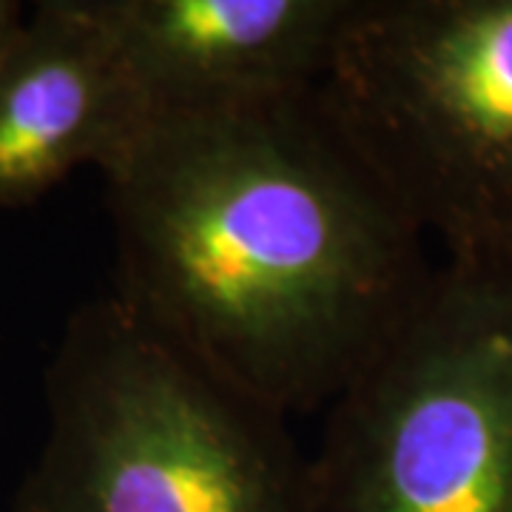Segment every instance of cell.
Wrapping results in <instances>:
<instances>
[{"label": "cell", "mask_w": 512, "mask_h": 512, "mask_svg": "<svg viewBox=\"0 0 512 512\" xmlns=\"http://www.w3.org/2000/svg\"><path fill=\"white\" fill-rule=\"evenodd\" d=\"M103 180L111 293L288 416L330 407L436 274L319 89L154 111Z\"/></svg>", "instance_id": "1"}, {"label": "cell", "mask_w": 512, "mask_h": 512, "mask_svg": "<svg viewBox=\"0 0 512 512\" xmlns=\"http://www.w3.org/2000/svg\"><path fill=\"white\" fill-rule=\"evenodd\" d=\"M43 396L46 439L6 512H311L288 413L111 291L66 319Z\"/></svg>", "instance_id": "2"}, {"label": "cell", "mask_w": 512, "mask_h": 512, "mask_svg": "<svg viewBox=\"0 0 512 512\" xmlns=\"http://www.w3.org/2000/svg\"><path fill=\"white\" fill-rule=\"evenodd\" d=\"M311 512H512V256H447L330 402Z\"/></svg>", "instance_id": "3"}, {"label": "cell", "mask_w": 512, "mask_h": 512, "mask_svg": "<svg viewBox=\"0 0 512 512\" xmlns=\"http://www.w3.org/2000/svg\"><path fill=\"white\" fill-rule=\"evenodd\" d=\"M319 100L447 256H512V0H359Z\"/></svg>", "instance_id": "4"}, {"label": "cell", "mask_w": 512, "mask_h": 512, "mask_svg": "<svg viewBox=\"0 0 512 512\" xmlns=\"http://www.w3.org/2000/svg\"><path fill=\"white\" fill-rule=\"evenodd\" d=\"M151 111L316 92L359 0H92Z\"/></svg>", "instance_id": "5"}, {"label": "cell", "mask_w": 512, "mask_h": 512, "mask_svg": "<svg viewBox=\"0 0 512 512\" xmlns=\"http://www.w3.org/2000/svg\"><path fill=\"white\" fill-rule=\"evenodd\" d=\"M92 0H37L0 49V211L120 163L151 120Z\"/></svg>", "instance_id": "6"}, {"label": "cell", "mask_w": 512, "mask_h": 512, "mask_svg": "<svg viewBox=\"0 0 512 512\" xmlns=\"http://www.w3.org/2000/svg\"><path fill=\"white\" fill-rule=\"evenodd\" d=\"M29 6H23L18 0H0V49L6 46V40L20 26V20L26 15Z\"/></svg>", "instance_id": "7"}]
</instances>
